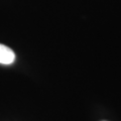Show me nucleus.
I'll use <instances>...</instances> for the list:
<instances>
[{
  "instance_id": "f257e3e1",
  "label": "nucleus",
  "mask_w": 121,
  "mask_h": 121,
  "mask_svg": "<svg viewBox=\"0 0 121 121\" xmlns=\"http://www.w3.org/2000/svg\"><path fill=\"white\" fill-rule=\"evenodd\" d=\"M15 60V55L13 51L6 45L0 44V64L10 65Z\"/></svg>"
}]
</instances>
